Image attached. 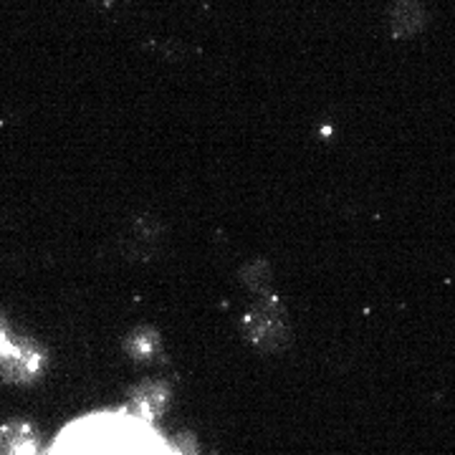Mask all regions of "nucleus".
<instances>
[{
	"mask_svg": "<svg viewBox=\"0 0 455 455\" xmlns=\"http://www.w3.org/2000/svg\"><path fill=\"white\" fill-rule=\"evenodd\" d=\"M245 334L256 347L263 349H278L289 339V326L286 316L276 307H259L248 314L245 319Z\"/></svg>",
	"mask_w": 455,
	"mask_h": 455,
	"instance_id": "2",
	"label": "nucleus"
},
{
	"mask_svg": "<svg viewBox=\"0 0 455 455\" xmlns=\"http://www.w3.org/2000/svg\"><path fill=\"white\" fill-rule=\"evenodd\" d=\"M46 370V352L26 337L8 334L0 347V377L13 385H31Z\"/></svg>",
	"mask_w": 455,
	"mask_h": 455,
	"instance_id": "1",
	"label": "nucleus"
},
{
	"mask_svg": "<svg viewBox=\"0 0 455 455\" xmlns=\"http://www.w3.org/2000/svg\"><path fill=\"white\" fill-rule=\"evenodd\" d=\"M8 334H11V329L5 326V322H3V316H0V347H3V341L8 339Z\"/></svg>",
	"mask_w": 455,
	"mask_h": 455,
	"instance_id": "7",
	"label": "nucleus"
},
{
	"mask_svg": "<svg viewBox=\"0 0 455 455\" xmlns=\"http://www.w3.org/2000/svg\"><path fill=\"white\" fill-rule=\"evenodd\" d=\"M427 23L420 0H395L390 13V31L395 38H415Z\"/></svg>",
	"mask_w": 455,
	"mask_h": 455,
	"instance_id": "4",
	"label": "nucleus"
},
{
	"mask_svg": "<svg viewBox=\"0 0 455 455\" xmlns=\"http://www.w3.org/2000/svg\"><path fill=\"white\" fill-rule=\"evenodd\" d=\"M170 403V390L164 382H145L137 390L132 392L130 407L132 412L142 415L147 420H155L164 412V407Z\"/></svg>",
	"mask_w": 455,
	"mask_h": 455,
	"instance_id": "5",
	"label": "nucleus"
},
{
	"mask_svg": "<svg viewBox=\"0 0 455 455\" xmlns=\"http://www.w3.org/2000/svg\"><path fill=\"white\" fill-rule=\"evenodd\" d=\"M124 347L134 359H152L160 352V334L152 326H137L124 339Z\"/></svg>",
	"mask_w": 455,
	"mask_h": 455,
	"instance_id": "6",
	"label": "nucleus"
},
{
	"mask_svg": "<svg viewBox=\"0 0 455 455\" xmlns=\"http://www.w3.org/2000/svg\"><path fill=\"white\" fill-rule=\"evenodd\" d=\"M0 455H38V433L26 420L0 425Z\"/></svg>",
	"mask_w": 455,
	"mask_h": 455,
	"instance_id": "3",
	"label": "nucleus"
}]
</instances>
